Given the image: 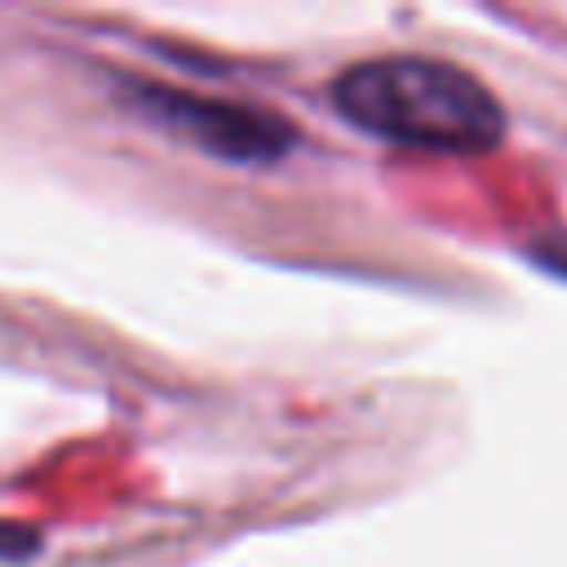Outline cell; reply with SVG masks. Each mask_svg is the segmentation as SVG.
<instances>
[{"mask_svg":"<svg viewBox=\"0 0 567 567\" xmlns=\"http://www.w3.org/2000/svg\"><path fill=\"white\" fill-rule=\"evenodd\" d=\"M328 97L350 128L390 146L478 155L505 137V111L496 93L465 66L421 53L354 62L332 80Z\"/></svg>","mask_w":567,"mask_h":567,"instance_id":"6da1fadb","label":"cell"},{"mask_svg":"<svg viewBox=\"0 0 567 567\" xmlns=\"http://www.w3.org/2000/svg\"><path fill=\"white\" fill-rule=\"evenodd\" d=\"M133 97L142 115H151L182 142L199 146L204 155H217L230 164H266L297 142V133L279 115L252 111L239 102H213V97L164 89V84H133Z\"/></svg>","mask_w":567,"mask_h":567,"instance_id":"7a4b0ae2","label":"cell"}]
</instances>
